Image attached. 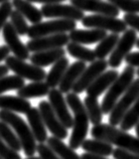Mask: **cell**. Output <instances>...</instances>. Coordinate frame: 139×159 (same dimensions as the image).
Instances as JSON below:
<instances>
[{
	"mask_svg": "<svg viewBox=\"0 0 139 159\" xmlns=\"http://www.w3.org/2000/svg\"><path fill=\"white\" fill-rule=\"evenodd\" d=\"M119 35L118 33H112V34H107L104 39L99 41V44L95 48V56L98 60H105V57L110 54L116 44L119 40Z\"/></svg>",
	"mask_w": 139,
	"mask_h": 159,
	"instance_id": "cell-29",
	"label": "cell"
},
{
	"mask_svg": "<svg viewBox=\"0 0 139 159\" xmlns=\"http://www.w3.org/2000/svg\"><path fill=\"white\" fill-rule=\"evenodd\" d=\"M107 35V32L102 29L92 28L90 30L85 29H73L70 31V40L73 43H77L80 44H92L101 41L105 36Z\"/></svg>",
	"mask_w": 139,
	"mask_h": 159,
	"instance_id": "cell-19",
	"label": "cell"
},
{
	"mask_svg": "<svg viewBox=\"0 0 139 159\" xmlns=\"http://www.w3.org/2000/svg\"><path fill=\"white\" fill-rule=\"evenodd\" d=\"M0 159H1V157H0Z\"/></svg>",
	"mask_w": 139,
	"mask_h": 159,
	"instance_id": "cell-51",
	"label": "cell"
},
{
	"mask_svg": "<svg viewBox=\"0 0 139 159\" xmlns=\"http://www.w3.org/2000/svg\"><path fill=\"white\" fill-rule=\"evenodd\" d=\"M36 152L41 159H62L44 143H39L36 146Z\"/></svg>",
	"mask_w": 139,
	"mask_h": 159,
	"instance_id": "cell-38",
	"label": "cell"
},
{
	"mask_svg": "<svg viewBox=\"0 0 139 159\" xmlns=\"http://www.w3.org/2000/svg\"><path fill=\"white\" fill-rule=\"evenodd\" d=\"M136 74V70L134 66H127L123 70L121 75L114 81V83L109 87L108 92L105 95L103 102L101 104L103 114H109L117 103L118 99L120 98L122 94H124L126 90L130 87V85L134 81V76Z\"/></svg>",
	"mask_w": 139,
	"mask_h": 159,
	"instance_id": "cell-4",
	"label": "cell"
},
{
	"mask_svg": "<svg viewBox=\"0 0 139 159\" xmlns=\"http://www.w3.org/2000/svg\"><path fill=\"white\" fill-rule=\"evenodd\" d=\"M12 6L15 8V10L20 12L28 21L35 24L41 22L43 20V14L39 9H37L35 6H33L31 2L27 0H13Z\"/></svg>",
	"mask_w": 139,
	"mask_h": 159,
	"instance_id": "cell-24",
	"label": "cell"
},
{
	"mask_svg": "<svg viewBox=\"0 0 139 159\" xmlns=\"http://www.w3.org/2000/svg\"><path fill=\"white\" fill-rule=\"evenodd\" d=\"M8 0H0V3H3V2H6Z\"/></svg>",
	"mask_w": 139,
	"mask_h": 159,
	"instance_id": "cell-49",
	"label": "cell"
},
{
	"mask_svg": "<svg viewBox=\"0 0 139 159\" xmlns=\"http://www.w3.org/2000/svg\"><path fill=\"white\" fill-rule=\"evenodd\" d=\"M49 102L52 106L53 112L56 113L58 120L67 129L73 128V117L69 112L68 104L66 99L63 96V93L58 90L53 88L49 92Z\"/></svg>",
	"mask_w": 139,
	"mask_h": 159,
	"instance_id": "cell-14",
	"label": "cell"
},
{
	"mask_svg": "<svg viewBox=\"0 0 139 159\" xmlns=\"http://www.w3.org/2000/svg\"><path fill=\"white\" fill-rule=\"evenodd\" d=\"M84 106H85L87 115L89 117V121L92 125H98L103 120L102 108L98 101V99L91 96H87L84 99Z\"/></svg>",
	"mask_w": 139,
	"mask_h": 159,
	"instance_id": "cell-28",
	"label": "cell"
},
{
	"mask_svg": "<svg viewBox=\"0 0 139 159\" xmlns=\"http://www.w3.org/2000/svg\"><path fill=\"white\" fill-rule=\"evenodd\" d=\"M108 2L126 13H139V0H108Z\"/></svg>",
	"mask_w": 139,
	"mask_h": 159,
	"instance_id": "cell-35",
	"label": "cell"
},
{
	"mask_svg": "<svg viewBox=\"0 0 139 159\" xmlns=\"http://www.w3.org/2000/svg\"><path fill=\"white\" fill-rule=\"evenodd\" d=\"M5 65L10 70L15 73L16 76L22 79L32 82H40L45 80L46 73L44 69L32 64H27L14 56H8L5 58Z\"/></svg>",
	"mask_w": 139,
	"mask_h": 159,
	"instance_id": "cell-7",
	"label": "cell"
},
{
	"mask_svg": "<svg viewBox=\"0 0 139 159\" xmlns=\"http://www.w3.org/2000/svg\"><path fill=\"white\" fill-rule=\"evenodd\" d=\"M69 65L70 61L66 57H63L53 65L52 69H50L49 74H46L45 77V83L48 84L50 89H53L60 85L67 69L69 68Z\"/></svg>",
	"mask_w": 139,
	"mask_h": 159,
	"instance_id": "cell-23",
	"label": "cell"
},
{
	"mask_svg": "<svg viewBox=\"0 0 139 159\" xmlns=\"http://www.w3.org/2000/svg\"><path fill=\"white\" fill-rule=\"evenodd\" d=\"M86 69V64L84 61H78L73 62L69 68L67 69L66 73L63 77L62 81L60 83V90L63 94H68L72 90V88L75 85V83L78 81V79L82 75V73Z\"/></svg>",
	"mask_w": 139,
	"mask_h": 159,
	"instance_id": "cell-20",
	"label": "cell"
},
{
	"mask_svg": "<svg viewBox=\"0 0 139 159\" xmlns=\"http://www.w3.org/2000/svg\"><path fill=\"white\" fill-rule=\"evenodd\" d=\"M0 138L14 151L21 150V144L17 135L11 130V127L3 121H0Z\"/></svg>",
	"mask_w": 139,
	"mask_h": 159,
	"instance_id": "cell-32",
	"label": "cell"
},
{
	"mask_svg": "<svg viewBox=\"0 0 139 159\" xmlns=\"http://www.w3.org/2000/svg\"><path fill=\"white\" fill-rule=\"evenodd\" d=\"M139 96V79L134 80L132 84L130 85L126 92L124 93V96L122 97L119 101H117L115 106L113 107L111 112L109 113V124L112 126H117L119 125L121 120L123 119L124 115L126 114L132 104L135 102V100Z\"/></svg>",
	"mask_w": 139,
	"mask_h": 159,
	"instance_id": "cell-6",
	"label": "cell"
},
{
	"mask_svg": "<svg viewBox=\"0 0 139 159\" xmlns=\"http://www.w3.org/2000/svg\"><path fill=\"white\" fill-rule=\"evenodd\" d=\"M77 27V23L74 20L70 19H56L52 21L39 22L32 24L28 27L27 36L29 39H37L46 35L57 34V33H66L67 31H72Z\"/></svg>",
	"mask_w": 139,
	"mask_h": 159,
	"instance_id": "cell-5",
	"label": "cell"
},
{
	"mask_svg": "<svg viewBox=\"0 0 139 159\" xmlns=\"http://www.w3.org/2000/svg\"><path fill=\"white\" fill-rule=\"evenodd\" d=\"M135 131H136V135H137V138L139 139V122L135 125Z\"/></svg>",
	"mask_w": 139,
	"mask_h": 159,
	"instance_id": "cell-46",
	"label": "cell"
},
{
	"mask_svg": "<svg viewBox=\"0 0 139 159\" xmlns=\"http://www.w3.org/2000/svg\"><path fill=\"white\" fill-rule=\"evenodd\" d=\"M28 126L35 138V141L39 143H44L48 139V132H46V127L44 123V120L41 118V115L36 108H30L26 114Z\"/></svg>",
	"mask_w": 139,
	"mask_h": 159,
	"instance_id": "cell-18",
	"label": "cell"
},
{
	"mask_svg": "<svg viewBox=\"0 0 139 159\" xmlns=\"http://www.w3.org/2000/svg\"><path fill=\"white\" fill-rule=\"evenodd\" d=\"M50 88L44 81L33 82L26 86L21 87L17 90V96L23 99H31V98H39L44 97L49 94Z\"/></svg>",
	"mask_w": 139,
	"mask_h": 159,
	"instance_id": "cell-26",
	"label": "cell"
},
{
	"mask_svg": "<svg viewBox=\"0 0 139 159\" xmlns=\"http://www.w3.org/2000/svg\"><path fill=\"white\" fill-rule=\"evenodd\" d=\"M66 51L63 48L49 49V51H43L35 52L31 57H29L32 65L44 68L50 65H53L54 62L58 61L60 58L65 57Z\"/></svg>",
	"mask_w": 139,
	"mask_h": 159,
	"instance_id": "cell-22",
	"label": "cell"
},
{
	"mask_svg": "<svg viewBox=\"0 0 139 159\" xmlns=\"http://www.w3.org/2000/svg\"><path fill=\"white\" fill-rule=\"evenodd\" d=\"M136 31L132 28L126 29L124 34L122 35L121 39H119L116 47L111 52V56L108 61V66H110L113 69H117L118 66H120L126 56L130 53V51L136 43Z\"/></svg>",
	"mask_w": 139,
	"mask_h": 159,
	"instance_id": "cell-9",
	"label": "cell"
},
{
	"mask_svg": "<svg viewBox=\"0 0 139 159\" xmlns=\"http://www.w3.org/2000/svg\"><path fill=\"white\" fill-rule=\"evenodd\" d=\"M69 41H70V37L67 33H57V34L32 39L27 43L26 47L29 52H37L63 48L68 44Z\"/></svg>",
	"mask_w": 139,
	"mask_h": 159,
	"instance_id": "cell-13",
	"label": "cell"
},
{
	"mask_svg": "<svg viewBox=\"0 0 139 159\" xmlns=\"http://www.w3.org/2000/svg\"><path fill=\"white\" fill-rule=\"evenodd\" d=\"M81 147L84 149V151L88 153L105 157L110 156L113 152L112 144L100 139H95V138H93V139H85L82 143Z\"/></svg>",
	"mask_w": 139,
	"mask_h": 159,
	"instance_id": "cell-25",
	"label": "cell"
},
{
	"mask_svg": "<svg viewBox=\"0 0 139 159\" xmlns=\"http://www.w3.org/2000/svg\"><path fill=\"white\" fill-rule=\"evenodd\" d=\"M41 14L44 17L60 18V19H70L74 21H79L84 18V11L79 9L74 5H66V4L54 3L45 4L41 7Z\"/></svg>",
	"mask_w": 139,
	"mask_h": 159,
	"instance_id": "cell-10",
	"label": "cell"
},
{
	"mask_svg": "<svg viewBox=\"0 0 139 159\" xmlns=\"http://www.w3.org/2000/svg\"><path fill=\"white\" fill-rule=\"evenodd\" d=\"M25 159H41L40 157H35V155L33 156H28L27 158H25Z\"/></svg>",
	"mask_w": 139,
	"mask_h": 159,
	"instance_id": "cell-47",
	"label": "cell"
},
{
	"mask_svg": "<svg viewBox=\"0 0 139 159\" xmlns=\"http://www.w3.org/2000/svg\"><path fill=\"white\" fill-rule=\"evenodd\" d=\"M12 3L9 1L3 2L0 5V31L2 30L4 24L7 22V18L9 17L12 12Z\"/></svg>",
	"mask_w": 139,
	"mask_h": 159,
	"instance_id": "cell-37",
	"label": "cell"
},
{
	"mask_svg": "<svg viewBox=\"0 0 139 159\" xmlns=\"http://www.w3.org/2000/svg\"><path fill=\"white\" fill-rule=\"evenodd\" d=\"M112 155L114 157V159H139L138 154L121 148L113 149Z\"/></svg>",
	"mask_w": 139,
	"mask_h": 159,
	"instance_id": "cell-39",
	"label": "cell"
},
{
	"mask_svg": "<svg viewBox=\"0 0 139 159\" xmlns=\"http://www.w3.org/2000/svg\"><path fill=\"white\" fill-rule=\"evenodd\" d=\"M0 157L1 159H21L20 154L11 149L1 138H0Z\"/></svg>",
	"mask_w": 139,
	"mask_h": 159,
	"instance_id": "cell-36",
	"label": "cell"
},
{
	"mask_svg": "<svg viewBox=\"0 0 139 159\" xmlns=\"http://www.w3.org/2000/svg\"><path fill=\"white\" fill-rule=\"evenodd\" d=\"M82 24L86 27L102 29L105 31H112L113 33H121L127 29V24L124 20L103 14L84 16Z\"/></svg>",
	"mask_w": 139,
	"mask_h": 159,
	"instance_id": "cell-8",
	"label": "cell"
},
{
	"mask_svg": "<svg viewBox=\"0 0 139 159\" xmlns=\"http://www.w3.org/2000/svg\"><path fill=\"white\" fill-rule=\"evenodd\" d=\"M136 74H137V76L139 77V69H138V70H136Z\"/></svg>",
	"mask_w": 139,
	"mask_h": 159,
	"instance_id": "cell-50",
	"label": "cell"
},
{
	"mask_svg": "<svg viewBox=\"0 0 139 159\" xmlns=\"http://www.w3.org/2000/svg\"><path fill=\"white\" fill-rule=\"evenodd\" d=\"M9 48H7V45H2V47H0V62L2 61H4L5 58L9 56Z\"/></svg>",
	"mask_w": 139,
	"mask_h": 159,
	"instance_id": "cell-42",
	"label": "cell"
},
{
	"mask_svg": "<svg viewBox=\"0 0 139 159\" xmlns=\"http://www.w3.org/2000/svg\"><path fill=\"white\" fill-rule=\"evenodd\" d=\"M9 72V69L7 68L6 65H1L0 66V78H2L4 76H6Z\"/></svg>",
	"mask_w": 139,
	"mask_h": 159,
	"instance_id": "cell-45",
	"label": "cell"
},
{
	"mask_svg": "<svg viewBox=\"0 0 139 159\" xmlns=\"http://www.w3.org/2000/svg\"><path fill=\"white\" fill-rule=\"evenodd\" d=\"M67 45H68L67 51L70 53V56L77 58L78 61H81L84 62H93L94 61H96L95 52L92 51V49L83 47L80 43H73V41L69 43Z\"/></svg>",
	"mask_w": 139,
	"mask_h": 159,
	"instance_id": "cell-30",
	"label": "cell"
},
{
	"mask_svg": "<svg viewBox=\"0 0 139 159\" xmlns=\"http://www.w3.org/2000/svg\"><path fill=\"white\" fill-rule=\"evenodd\" d=\"M46 145L62 159H81V157L78 155V153L73 148H71L70 146L65 144L60 138H57L54 136L49 138L48 137Z\"/></svg>",
	"mask_w": 139,
	"mask_h": 159,
	"instance_id": "cell-27",
	"label": "cell"
},
{
	"mask_svg": "<svg viewBox=\"0 0 139 159\" xmlns=\"http://www.w3.org/2000/svg\"><path fill=\"white\" fill-rule=\"evenodd\" d=\"M91 135L95 139L106 141L112 145H116L118 148L128 150L139 155V139L130 135L124 130L117 129L110 124L94 125L91 130Z\"/></svg>",
	"mask_w": 139,
	"mask_h": 159,
	"instance_id": "cell-2",
	"label": "cell"
},
{
	"mask_svg": "<svg viewBox=\"0 0 139 159\" xmlns=\"http://www.w3.org/2000/svg\"><path fill=\"white\" fill-rule=\"evenodd\" d=\"M72 5L76 6L83 11H90L97 14H103L117 17L119 15V9L110 2L102 0H70Z\"/></svg>",
	"mask_w": 139,
	"mask_h": 159,
	"instance_id": "cell-16",
	"label": "cell"
},
{
	"mask_svg": "<svg viewBox=\"0 0 139 159\" xmlns=\"http://www.w3.org/2000/svg\"><path fill=\"white\" fill-rule=\"evenodd\" d=\"M119 74L115 70H110L108 72H104L101 74L100 76L97 78L91 85L87 88V95L91 96V97L98 98L101 96L106 90L109 89L115 80L118 78Z\"/></svg>",
	"mask_w": 139,
	"mask_h": 159,
	"instance_id": "cell-17",
	"label": "cell"
},
{
	"mask_svg": "<svg viewBox=\"0 0 139 159\" xmlns=\"http://www.w3.org/2000/svg\"><path fill=\"white\" fill-rule=\"evenodd\" d=\"M29 2H35V3H43L44 5L45 4H54V3H61L66 0H27Z\"/></svg>",
	"mask_w": 139,
	"mask_h": 159,
	"instance_id": "cell-43",
	"label": "cell"
},
{
	"mask_svg": "<svg viewBox=\"0 0 139 159\" xmlns=\"http://www.w3.org/2000/svg\"><path fill=\"white\" fill-rule=\"evenodd\" d=\"M0 120L8 124L15 131L26 156H33L36 152V141L25 121L14 112L0 110Z\"/></svg>",
	"mask_w": 139,
	"mask_h": 159,
	"instance_id": "cell-3",
	"label": "cell"
},
{
	"mask_svg": "<svg viewBox=\"0 0 139 159\" xmlns=\"http://www.w3.org/2000/svg\"><path fill=\"white\" fill-rule=\"evenodd\" d=\"M135 44H136V47L139 48V39H137V40H136V43H135Z\"/></svg>",
	"mask_w": 139,
	"mask_h": 159,
	"instance_id": "cell-48",
	"label": "cell"
},
{
	"mask_svg": "<svg viewBox=\"0 0 139 159\" xmlns=\"http://www.w3.org/2000/svg\"><path fill=\"white\" fill-rule=\"evenodd\" d=\"M124 60L128 66H134V68H135V66H138L139 68V52L128 53Z\"/></svg>",
	"mask_w": 139,
	"mask_h": 159,
	"instance_id": "cell-41",
	"label": "cell"
},
{
	"mask_svg": "<svg viewBox=\"0 0 139 159\" xmlns=\"http://www.w3.org/2000/svg\"><path fill=\"white\" fill-rule=\"evenodd\" d=\"M123 20L127 25L139 32V15L136 13H126Z\"/></svg>",
	"mask_w": 139,
	"mask_h": 159,
	"instance_id": "cell-40",
	"label": "cell"
},
{
	"mask_svg": "<svg viewBox=\"0 0 139 159\" xmlns=\"http://www.w3.org/2000/svg\"><path fill=\"white\" fill-rule=\"evenodd\" d=\"M3 39L7 48L12 52L14 57L20 58V60H27L29 58V51L27 47L20 40L18 33L15 31V29L12 26L10 22H6L2 28Z\"/></svg>",
	"mask_w": 139,
	"mask_h": 159,
	"instance_id": "cell-15",
	"label": "cell"
},
{
	"mask_svg": "<svg viewBox=\"0 0 139 159\" xmlns=\"http://www.w3.org/2000/svg\"><path fill=\"white\" fill-rule=\"evenodd\" d=\"M9 17H10V23L15 29V31L18 33V35L26 34L29 26L27 25V22L25 20L24 16L17 10H12Z\"/></svg>",
	"mask_w": 139,
	"mask_h": 159,
	"instance_id": "cell-34",
	"label": "cell"
},
{
	"mask_svg": "<svg viewBox=\"0 0 139 159\" xmlns=\"http://www.w3.org/2000/svg\"><path fill=\"white\" fill-rule=\"evenodd\" d=\"M39 111L44 120L45 127L52 133V135L64 140L68 137V129H67L57 117L56 113L53 112L49 102L41 101L39 104Z\"/></svg>",
	"mask_w": 139,
	"mask_h": 159,
	"instance_id": "cell-11",
	"label": "cell"
},
{
	"mask_svg": "<svg viewBox=\"0 0 139 159\" xmlns=\"http://www.w3.org/2000/svg\"><path fill=\"white\" fill-rule=\"evenodd\" d=\"M139 122V96L135 100V102L132 104L129 110L126 112L123 119L120 122V128L121 130L128 131Z\"/></svg>",
	"mask_w": 139,
	"mask_h": 159,
	"instance_id": "cell-31",
	"label": "cell"
},
{
	"mask_svg": "<svg viewBox=\"0 0 139 159\" xmlns=\"http://www.w3.org/2000/svg\"><path fill=\"white\" fill-rule=\"evenodd\" d=\"M66 101L74 113L73 132L70 137L69 146L73 149H78L81 147L89 131V117L87 115L85 106L82 103L81 99L79 98L78 94L68 93Z\"/></svg>",
	"mask_w": 139,
	"mask_h": 159,
	"instance_id": "cell-1",
	"label": "cell"
},
{
	"mask_svg": "<svg viewBox=\"0 0 139 159\" xmlns=\"http://www.w3.org/2000/svg\"><path fill=\"white\" fill-rule=\"evenodd\" d=\"M24 86V79L18 76H4L0 78V95L4 92L18 90Z\"/></svg>",
	"mask_w": 139,
	"mask_h": 159,
	"instance_id": "cell-33",
	"label": "cell"
},
{
	"mask_svg": "<svg viewBox=\"0 0 139 159\" xmlns=\"http://www.w3.org/2000/svg\"><path fill=\"white\" fill-rule=\"evenodd\" d=\"M108 68V61L106 60H97L85 69L82 75L75 83L72 88V91L75 94H81L87 90L91 84L98 78L101 74H103Z\"/></svg>",
	"mask_w": 139,
	"mask_h": 159,
	"instance_id": "cell-12",
	"label": "cell"
},
{
	"mask_svg": "<svg viewBox=\"0 0 139 159\" xmlns=\"http://www.w3.org/2000/svg\"><path fill=\"white\" fill-rule=\"evenodd\" d=\"M81 159H108L105 156H101V155H95V154H91V153H83L81 156Z\"/></svg>",
	"mask_w": 139,
	"mask_h": 159,
	"instance_id": "cell-44",
	"label": "cell"
},
{
	"mask_svg": "<svg viewBox=\"0 0 139 159\" xmlns=\"http://www.w3.org/2000/svg\"><path fill=\"white\" fill-rule=\"evenodd\" d=\"M30 108L31 103L27 99L18 96H0V110L26 114Z\"/></svg>",
	"mask_w": 139,
	"mask_h": 159,
	"instance_id": "cell-21",
	"label": "cell"
}]
</instances>
